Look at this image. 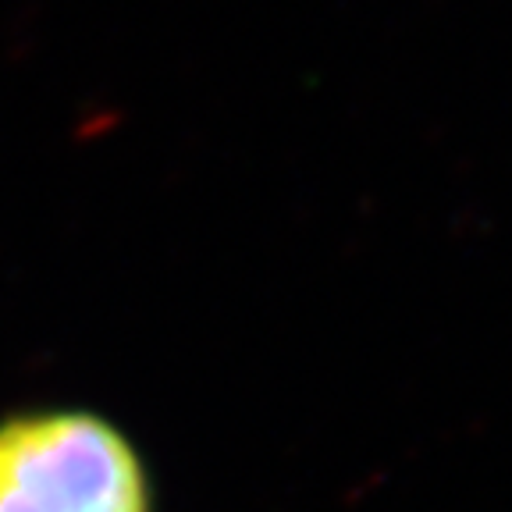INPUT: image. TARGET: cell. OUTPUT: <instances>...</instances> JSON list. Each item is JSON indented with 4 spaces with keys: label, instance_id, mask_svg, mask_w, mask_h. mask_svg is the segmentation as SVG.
Returning a JSON list of instances; mask_svg holds the SVG:
<instances>
[{
    "label": "cell",
    "instance_id": "1",
    "mask_svg": "<svg viewBox=\"0 0 512 512\" xmlns=\"http://www.w3.org/2000/svg\"><path fill=\"white\" fill-rule=\"evenodd\" d=\"M0 512H146L139 459L89 413H43L0 427Z\"/></svg>",
    "mask_w": 512,
    "mask_h": 512
}]
</instances>
